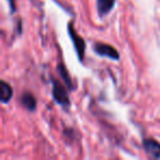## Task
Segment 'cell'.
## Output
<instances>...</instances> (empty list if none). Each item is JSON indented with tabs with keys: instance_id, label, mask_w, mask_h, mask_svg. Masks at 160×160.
<instances>
[{
	"instance_id": "6",
	"label": "cell",
	"mask_w": 160,
	"mask_h": 160,
	"mask_svg": "<svg viewBox=\"0 0 160 160\" xmlns=\"http://www.w3.org/2000/svg\"><path fill=\"white\" fill-rule=\"evenodd\" d=\"M20 103L27 111L29 112H35L38 108V100L31 92H23L20 98Z\"/></svg>"
},
{
	"instance_id": "2",
	"label": "cell",
	"mask_w": 160,
	"mask_h": 160,
	"mask_svg": "<svg viewBox=\"0 0 160 160\" xmlns=\"http://www.w3.org/2000/svg\"><path fill=\"white\" fill-rule=\"evenodd\" d=\"M67 32H68L69 38H70L71 43L73 45V48H75V52L77 54L78 59L82 62L85 60V55H86V41L77 33V31L73 28V22L68 23V25H67Z\"/></svg>"
},
{
	"instance_id": "4",
	"label": "cell",
	"mask_w": 160,
	"mask_h": 160,
	"mask_svg": "<svg viewBox=\"0 0 160 160\" xmlns=\"http://www.w3.org/2000/svg\"><path fill=\"white\" fill-rule=\"evenodd\" d=\"M142 148L153 159H160V142L153 138H144Z\"/></svg>"
},
{
	"instance_id": "8",
	"label": "cell",
	"mask_w": 160,
	"mask_h": 160,
	"mask_svg": "<svg viewBox=\"0 0 160 160\" xmlns=\"http://www.w3.org/2000/svg\"><path fill=\"white\" fill-rule=\"evenodd\" d=\"M13 97V89L5 80L0 81V101L2 104H7Z\"/></svg>"
},
{
	"instance_id": "9",
	"label": "cell",
	"mask_w": 160,
	"mask_h": 160,
	"mask_svg": "<svg viewBox=\"0 0 160 160\" xmlns=\"http://www.w3.org/2000/svg\"><path fill=\"white\" fill-rule=\"evenodd\" d=\"M8 3H9V8H10V12L11 14H13L17 11V5H16V0H7Z\"/></svg>"
},
{
	"instance_id": "5",
	"label": "cell",
	"mask_w": 160,
	"mask_h": 160,
	"mask_svg": "<svg viewBox=\"0 0 160 160\" xmlns=\"http://www.w3.org/2000/svg\"><path fill=\"white\" fill-rule=\"evenodd\" d=\"M57 71H58V73H59L62 80L64 81V83L66 85L67 89L70 90V91H75V90L77 89V85H76V82L73 81V79L71 78L68 69H67V67L65 66V64L62 62H58Z\"/></svg>"
},
{
	"instance_id": "7",
	"label": "cell",
	"mask_w": 160,
	"mask_h": 160,
	"mask_svg": "<svg viewBox=\"0 0 160 160\" xmlns=\"http://www.w3.org/2000/svg\"><path fill=\"white\" fill-rule=\"evenodd\" d=\"M116 0H97V12L100 18L108 16L113 10Z\"/></svg>"
},
{
	"instance_id": "1",
	"label": "cell",
	"mask_w": 160,
	"mask_h": 160,
	"mask_svg": "<svg viewBox=\"0 0 160 160\" xmlns=\"http://www.w3.org/2000/svg\"><path fill=\"white\" fill-rule=\"evenodd\" d=\"M52 97L53 100L57 103L59 107H62L64 110L68 111L70 109V99H69L68 90L66 89V85H62L59 80L56 78H52Z\"/></svg>"
},
{
	"instance_id": "3",
	"label": "cell",
	"mask_w": 160,
	"mask_h": 160,
	"mask_svg": "<svg viewBox=\"0 0 160 160\" xmlns=\"http://www.w3.org/2000/svg\"><path fill=\"white\" fill-rule=\"evenodd\" d=\"M92 49H93V52L97 55L101 56V57H107L112 60H120V53H118V51L110 44L97 42L93 44Z\"/></svg>"
}]
</instances>
